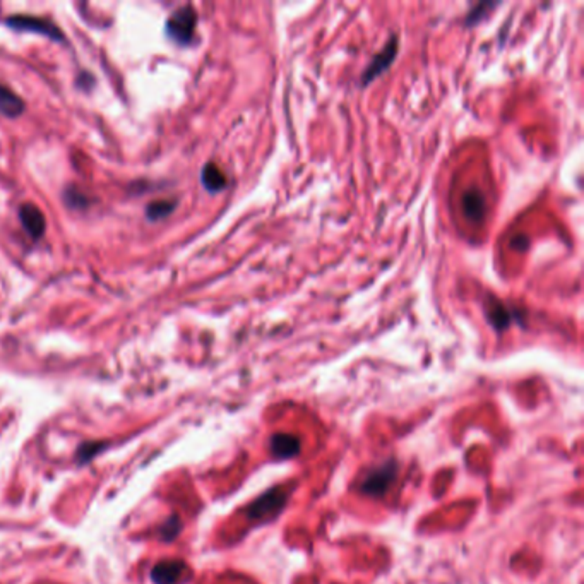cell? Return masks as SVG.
Wrapping results in <instances>:
<instances>
[{
  "label": "cell",
  "mask_w": 584,
  "mask_h": 584,
  "mask_svg": "<svg viewBox=\"0 0 584 584\" xmlns=\"http://www.w3.org/2000/svg\"><path fill=\"white\" fill-rule=\"evenodd\" d=\"M195 23H197V14L191 6H185L182 9L175 10L166 21V33L171 40L180 45H187L192 41L195 31Z\"/></svg>",
  "instance_id": "6da1fadb"
},
{
  "label": "cell",
  "mask_w": 584,
  "mask_h": 584,
  "mask_svg": "<svg viewBox=\"0 0 584 584\" xmlns=\"http://www.w3.org/2000/svg\"><path fill=\"white\" fill-rule=\"evenodd\" d=\"M394 477H396V463L389 461V463L376 468L374 471H369L367 477L363 478L360 488H362L363 494L372 495V497H380L391 487Z\"/></svg>",
  "instance_id": "7a4b0ae2"
},
{
  "label": "cell",
  "mask_w": 584,
  "mask_h": 584,
  "mask_svg": "<svg viewBox=\"0 0 584 584\" xmlns=\"http://www.w3.org/2000/svg\"><path fill=\"white\" fill-rule=\"evenodd\" d=\"M7 23L14 28V30H26L33 31V33H41L45 36H50L54 40L62 38L61 31L55 24H52L50 21L41 19V17H28V16H14L10 19H7Z\"/></svg>",
  "instance_id": "3957f363"
},
{
  "label": "cell",
  "mask_w": 584,
  "mask_h": 584,
  "mask_svg": "<svg viewBox=\"0 0 584 584\" xmlns=\"http://www.w3.org/2000/svg\"><path fill=\"white\" fill-rule=\"evenodd\" d=\"M151 576L156 584H180L188 576V567L180 561H165L153 569Z\"/></svg>",
  "instance_id": "277c9868"
},
{
  "label": "cell",
  "mask_w": 584,
  "mask_h": 584,
  "mask_svg": "<svg viewBox=\"0 0 584 584\" xmlns=\"http://www.w3.org/2000/svg\"><path fill=\"white\" fill-rule=\"evenodd\" d=\"M396 52H398V41H396V38H394V40H391L389 43H387V47L384 48L380 54L376 55V58L372 61V64H370L369 67L365 69V72H363V78H362V84H369L374 78H377L379 74H382V72L386 71L387 67H389L391 62L394 61V57H396Z\"/></svg>",
  "instance_id": "5b68a950"
},
{
  "label": "cell",
  "mask_w": 584,
  "mask_h": 584,
  "mask_svg": "<svg viewBox=\"0 0 584 584\" xmlns=\"http://www.w3.org/2000/svg\"><path fill=\"white\" fill-rule=\"evenodd\" d=\"M21 225L28 232L31 239H40L45 232V216L34 204H23L19 209Z\"/></svg>",
  "instance_id": "8992f818"
},
{
  "label": "cell",
  "mask_w": 584,
  "mask_h": 584,
  "mask_svg": "<svg viewBox=\"0 0 584 584\" xmlns=\"http://www.w3.org/2000/svg\"><path fill=\"white\" fill-rule=\"evenodd\" d=\"M285 504V495L281 494V490H271L269 494H266L264 497H261L259 501H255L249 509V517H262L268 516V514L276 512L279 507Z\"/></svg>",
  "instance_id": "52a82bcc"
},
{
  "label": "cell",
  "mask_w": 584,
  "mask_h": 584,
  "mask_svg": "<svg viewBox=\"0 0 584 584\" xmlns=\"http://www.w3.org/2000/svg\"><path fill=\"white\" fill-rule=\"evenodd\" d=\"M271 451L276 457L288 459V457L299 454L300 442L295 435H290V433H278V435H274L271 439Z\"/></svg>",
  "instance_id": "ba28073f"
},
{
  "label": "cell",
  "mask_w": 584,
  "mask_h": 584,
  "mask_svg": "<svg viewBox=\"0 0 584 584\" xmlns=\"http://www.w3.org/2000/svg\"><path fill=\"white\" fill-rule=\"evenodd\" d=\"M24 103L16 93L0 84V113L7 115V117H16L23 111Z\"/></svg>",
  "instance_id": "9c48e42d"
},
{
  "label": "cell",
  "mask_w": 584,
  "mask_h": 584,
  "mask_svg": "<svg viewBox=\"0 0 584 584\" xmlns=\"http://www.w3.org/2000/svg\"><path fill=\"white\" fill-rule=\"evenodd\" d=\"M464 215L471 219H482L485 215V199L478 191H470L463 195Z\"/></svg>",
  "instance_id": "30bf717a"
},
{
  "label": "cell",
  "mask_w": 584,
  "mask_h": 584,
  "mask_svg": "<svg viewBox=\"0 0 584 584\" xmlns=\"http://www.w3.org/2000/svg\"><path fill=\"white\" fill-rule=\"evenodd\" d=\"M201 178H202V184H204V187L211 192L221 191V188H225V185H226L225 175L221 173V170H219L218 166L213 165V163H209V165L204 166Z\"/></svg>",
  "instance_id": "8fae6325"
},
{
  "label": "cell",
  "mask_w": 584,
  "mask_h": 584,
  "mask_svg": "<svg viewBox=\"0 0 584 584\" xmlns=\"http://www.w3.org/2000/svg\"><path fill=\"white\" fill-rule=\"evenodd\" d=\"M173 209H175V201H166V199H162V201L151 202V204L148 206V211L146 213H148L149 219H162L170 215Z\"/></svg>",
  "instance_id": "7c38bea8"
},
{
  "label": "cell",
  "mask_w": 584,
  "mask_h": 584,
  "mask_svg": "<svg viewBox=\"0 0 584 584\" xmlns=\"http://www.w3.org/2000/svg\"><path fill=\"white\" fill-rule=\"evenodd\" d=\"M488 316H490L492 324L495 327H506L509 324V314L501 305H495L494 310H488Z\"/></svg>",
  "instance_id": "4fadbf2b"
}]
</instances>
